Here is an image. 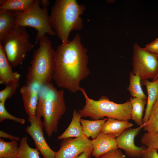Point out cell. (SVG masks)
Segmentation results:
<instances>
[{"label": "cell", "mask_w": 158, "mask_h": 158, "mask_svg": "<svg viewBox=\"0 0 158 158\" xmlns=\"http://www.w3.org/2000/svg\"><path fill=\"white\" fill-rule=\"evenodd\" d=\"M81 117L78 111L74 109L72 120L69 126L64 132L57 137V139L60 140L73 137H86L80 122Z\"/></svg>", "instance_id": "obj_16"}, {"label": "cell", "mask_w": 158, "mask_h": 158, "mask_svg": "<svg viewBox=\"0 0 158 158\" xmlns=\"http://www.w3.org/2000/svg\"><path fill=\"white\" fill-rule=\"evenodd\" d=\"M141 158H158L157 150L147 147Z\"/></svg>", "instance_id": "obj_31"}, {"label": "cell", "mask_w": 158, "mask_h": 158, "mask_svg": "<svg viewBox=\"0 0 158 158\" xmlns=\"http://www.w3.org/2000/svg\"><path fill=\"white\" fill-rule=\"evenodd\" d=\"M40 4L42 8H48L49 5V1L48 0H41L40 1Z\"/></svg>", "instance_id": "obj_34"}, {"label": "cell", "mask_w": 158, "mask_h": 158, "mask_svg": "<svg viewBox=\"0 0 158 158\" xmlns=\"http://www.w3.org/2000/svg\"><path fill=\"white\" fill-rule=\"evenodd\" d=\"M108 118L98 120H89L81 118L80 122L84 134L87 137L95 139L101 131L102 128Z\"/></svg>", "instance_id": "obj_19"}, {"label": "cell", "mask_w": 158, "mask_h": 158, "mask_svg": "<svg viewBox=\"0 0 158 158\" xmlns=\"http://www.w3.org/2000/svg\"><path fill=\"white\" fill-rule=\"evenodd\" d=\"M40 87L37 84L30 86L25 85L20 89L24 109L29 117L35 116L39 98V90Z\"/></svg>", "instance_id": "obj_13"}, {"label": "cell", "mask_w": 158, "mask_h": 158, "mask_svg": "<svg viewBox=\"0 0 158 158\" xmlns=\"http://www.w3.org/2000/svg\"><path fill=\"white\" fill-rule=\"evenodd\" d=\"M141 79L138 75H135L132 72L130 75L129 84L128 90L133 98H139L147 100V97L141 87Z\"/></svg>", "instance_id": "obj_23"}, {"label": "cell", "mask_w": 158, "mask_h": 158, "mask_svg": "<svg viewBox=\"0 0 158 158\" xmlns=\"http://www.w3.org/2000/svg\"><path fill=\"white\" fill-rule=\"evenodd\" d=\"M141 142L147 147L158 150V134H153L145 133L141 138Z\"/></svg>", "instance_id": "obj_27"}, {"label": "cell", "mask_w": 158, "mask_h": 158, "mask_svg": "<svg viewBox=\"0 0 158 158\" xmlns=\"http://www.w3.org/2000/svg\"><path fill=\"white\" fill-rule=\"evenodd\" d=\"M86 7L76 0H56L49 16V24L62 43H68L70 32L83 26L81 15Z\"/></svg>", "instance_id": "obj_2"}, {"label": "cell", "mask_w": 158, "mask_h": 158, "mask_svg": "<svg viewBox=\"0 0 158 158\" xmlns=\"http://www.w3.org/2000/svg\"><path fill=\"white\" fill-rule=\"evenodd\" d=\"M0 137L1 138H8L12 141H18L20 138L14 135H10L2 130H0Z\"/></svg>", "instance_id": "obj_32"}, {"label": "cell", "mask_w": 158, "mask_h": 158, "mask_svg": "<svg viewBox=\"0 0 158 158\" xmlns=\"http://www.w3.org/2000/svg\"><path fill=\"white\" fill-rule=\"evenodd\" d=\"M141 85L146 86L148 94L147 106L142 119L143 123L144 125L148 121L150 112L153 104L158 98V77L152 82L147 79L142 80Z\"/></svg>", "instance_id": "obj_15"}, {"label": "cell", "mask_w": 158, "mask_h": 158, "mask_svg": "<svg viewBox=\"0 0 158 158\" xmlns=\"http://www.w3.org/2000/svg\"><path fill=\"white\" fill-rule=\"evenodd\" d=\"M143 49L158 56V38L146 45Z\"/></svg>", "instance_id": "obj_30"}, {"label": "cell", "mask_w": 158, "mask_h": 158, "mask_svg": "<svg viewBox=\"0 0 158 158\" xmlns=\"http://www.w3.org/2000/svg\"><path fill=\"white\" fill-rule=\"evenodd\" d=\"M133 125L132 123L128 121L108 118L104 123L101 132L105 134L113 133L117 137L125 130Z\"/></svg>", "instance_id": "obj_18"}, {"label": "cell", "mask_w": 158, "mask_h": 158, "mask_svg": "<svg viewBox=\"0 0 158 158\" xmlns=\"http://www.w3.org/2000/svg\"><path fill=\"white\" fill-rule=\"evenodd\" d=\"M116 137L113 133L105 134L101 131L95 139L92 140L93 149L92 156L99 158L109 151L118 148L116 141Z\"/></svg>", "instance_id": "obj_12"}, {"label": "cell", "mask_w": 158, "mask_h": 158, "mask_svg": "<svg viewBox=\"0 0 158 158\" xmlns=\"http://www.w3.org/2000/svg\"><path fill=\"white\" fill-rule=\"evenodd\" d=\"M80 91L84 96L85 102V105L78 111L82 117H89L94 120L103 119L104 117L127 121L132 119V106L130 100L123 104H117L103 96L95 100L88 97L84 88L81 87Z\"/></svg>", "instance_id": "obj_5"}, {"label": "cell", "mask_w": 158, "mask_h": 158, "mask_svg": "<svg viewBox=\"0 0 158 158\" xmlns=\"http://www.w3.org/2000/svg\"><path fill=\"white\" fill-rule=\"evenodd\" d=\"M158 77V75H157V77L156 78H157Z\"/></svg>", "instance_id": "obj_36"}, {"label": "cell", "mask_w": 158, "mask_h": 158, "mask_svg": "<svg viewBox=\"0 0 158 158\" xmlns=\"http://www.w3.org/2000/svg\"><path fill=\"white\" fill-rule=\"evenodd\" d=\"M16 12L0 11V42L1 43L15 25Z\"/></svg>", "instance_id": "obj_17"}, {"label": "cell", "mask_w": 158, "mask_h": 158, "mask_svg": "<svg viewBox=\"0 0 158 158\" xmlns=\"http://www.w3.org/2000/svg\"><path fill=\"white\" fill-rule=\"evenodd\" d=\"M19 158L18 157H6V158Z\"/></svg>", "instance_id": "obj_35"}, {"label": "cell", "mask_w": 158, "mask_h": 158, "mask_svg": "<svg viewBox=\"0 0 158 158\" xmlns=\"http://www.w3.org/2000/svg\"><path fill=\"white\" fill-rule=\"evenodd\" d=\"M29 39L25 27L15 25L1 43L12 67L21 64L27 53L34 47Z\"/></svg>", "instance_id": "obj_6"}, {"label": "cell", "mask_w": 158, "mask_h": 158, "mask_svg": "<svg viewBox=\"0 0 158 158\" xmlns=\"http://www.w3.org/2000/svg\"><path fill=\"white\" fill-rule=\"evenodd\" d=\"M144 126L136 128H128L116 138L118 148L123 150L126 154L130 157L141 158L147 148L144 145L136 146L134 142L135 138L143 128Z\"/></svg>", "instance_id": "obj_11"}, {"label": "cell", "mask_w": 158, "mask_h": 158, "mask_svg": "<svg viewBox=\"0 0 158 158\" xmlns=\"http://www.w3.org/2000/svg\"><path fill=\"white\" fill-rule=\"evenodd\" d=\"M64 95L63 90H58L51 83L39 89L35 116L43 117L45 130L49 138L58 131L59 121L66 111Z\"/></svg>", "instance_id": "obj_3"}, {"label": "cell", "mask_w": 158, "mask_h": 158, "mask_svg": "<svg viewBox=\"0 0 158 158\" xmlns=\"http://www.w3.org/2000/svg\"><path fill=\"white\" fill-rule=\"evenodd\" d=\"M92 147V140L86 137L63 139L54 158H76Z\"/></svg>", "instance_id": "obj_10"}, {"label": "cell", "mask_w": 158, "mask_h": 158, "mask_svg": "<svg viewBox=\"0 0 158 158\" xmlns=\"http://www.w3.org/2000/svg\"><path fill=\"white\" fill-rule=\"evenodd\" d=\"M5 102H0V122L6 119L10 120L20 123L24 124L25 119L16 117L9 113L6 110L5 106Z\"/></svg>", "instance_id": "obj_28"}, {"label": "cell", "mask_w": 158, "mask_h": 158, "mask_svg": "<svg viewBox=\"0 0 158 158\" xmlns=\"http://www.w3.org/2000/svg\"><path fill=\"white\" fill-rule=\"evenodd\" d=\"M130 100L132 106V119L139 126H144L142 117L145 106L147 103L146 100L131 97Z\"/></svg>", "instance_id": "obj_21"}, {"label": "cell", "mask_w": 158, "mask_h": 158, "mask_svg": "<svg viewBox=\"0 0 158 158\" xmlns=\"http://www.w3.org/2000/svg\"><path fill=\"white\" fill-rule=\"evenodd\" d=\"M39 47L35 50L28 68L25 85L37 84L40 87L51 83L55 71L54 54L51 41L45 35L40 41Z\"/></svg>", "instance_id": "obj_4"}, {"label": "cell", "mask_w": 158, "mask_h": 158, "mask_svg": "<svg viewBox=\"0 0 158 158\" xmlns=\"http://www.w3.org/2000/svg\"><path fill=\"white\" fill-rule=\"evenodd\" d=\"M28 140L26 136L21 138L18 147V157L19 158H40L38 151L29 146Z\"/></svg>", "instance_id": "obj_25"}, {"label": "cell", "mask_w": 158, "mask_h": 158, "mask_svg": "<svg viewBox=\"0 0 158 158\" xmlns=\"http://www.w3.org/2000/svg\"><path fill=\"white\" fill-rule=\"evenodd\" d=\"M132 73L142 80H155L158 74V56L147 51L135 43L133 46Z\"/></svg>", "instance_id": "obj_8"}, {"label": "cell", "mask_w": 158, "mask_h": 158, "mask_svg": "<svg viewBox=\"0 0 158 158\" xmlns=\"http://www.w3.org/2000/svg\"><path fill=\"white\" fill-rule=\"evenodd\" d=\"M28 120L30 125L27 126L25 131L33 139L36 149L44 158H54L56 152L50 148L45 139L43 132L44 125L41 118L36 116L29 117Z\"/></svg>", "instance_id": "obj_9"}, {"label": "cell", "mask_w": 158, "mask_h": 158, "mask_svg": "<svg viewBox=\"0 0 158 158\" xmlns=\"http://www.w3.org/2000/svg\"><path fill=\"white\" fill-rule=\"evenodd\" d=\"M40 1L35 0L31 7L24 12H16L15 25L35 28L37 31L34 45L47 34L53 36L56 35L49 21L47 8L40 7Z\"/></svg>", "instance_id": "obj_7"}, {"label": "cell", "mask_w": 158, "mask_h": 158, "mask_svg": "<svg viewBox=\"0 0 158 158\" xmlns=\"http://www.w3.org/2000/svg\"><path fill=\"white\" fill-rule=\"evenodd\" d=\"M99 158H126L121 150L116 148L111 150L101 155Z\"/></svg>", "instance_id": "obj_29"}, {"label": "cell", "mask_w": 158, "mask_h": 158, "mask_svg": "<svg viewBox=\"0 0 158 158\" xmlns=\"http://www.w3.org/2000/svg\"><path fill=\"white\" fill-rule=\"evenodd\" d=\"M18 147L17 141L6 142L0 139V158L18 157Z\"/></svg>", "instance_id": "obj_24"}, {"label": "cell", "mask_w": 158, "mask_h": 158, "mask_svg": "<svg viewBox=\"0 0 158 158\" xmlns=\"http://www.w3.org/2000/svg\"><path fill=\"white\" fill-rule=\"evenodd\" d=\"M35 0H1L0 11L24 12L28 10Z\"/></svg>", "instance_id": "obj_20"}, {"label": "cell", "mask_w": 158, "mask_h": 158, "mask_svg": "<svg viewBox=\"0 0 158 158\" xmlns=\"http://www.w3.org/2000/svg\"><path fill=\"white\" fill-rule=\"evenodd\" d=\"M92 146L80 154L76 158H92L91 156L93 151Z\"/></svg>", "instance_id": "obj_33"}, {"label": "cell", "mask_w": 158, "mask_h": 158, "mask_svg": "<svg viewBox=\"0 0 158 158\" xmlns=\"http://www.w3.org/2000/svg\"><path fill=\"white\" fill-rule=\"evenodd\" d=\"M19 85V80L7 84L5 88L0 91V102H5L7 99L11 98Z\"/></svg>", "instance_id": "obj_26"}, {"label": "cell", "mask_w": 158, "mask_h": 158, "mask_svg": "<svg viewBox=\"0 0 158 158\" xmlns=\"http://www.w3.org/2000/svg\"><path fill=\"white\" fill-rule=\"evenodd\" d=\"M20 75L17 72H13L10 64L2 43H0V83L6 85L10 83L19 81Z\"/></svg>", "instance_id": "obj_14"}, {"label": "cell", "mask_w": 158, "mask_h": 158, "mask_svg": "<svg viewBox=\"0 0 158 158\" xmlns=\"http://www.w3.org/2000/svg\"><path fill=\"white\" fill-rule=\"evenodd\" d=\"M144 125V130L147 133L153 134H158V98L151 109L147 121Z\"/></svg>", "instance_id": "obj_22"}, {"label": "cell", "mask_w": 158, "mask_h": 158, "mask_svg": "<svg viewBox=\"0 0 158 158\" xmlns=\"http://www.w3.org/2000/svg\"><path fill=\"white\" fill-rule=\"evenodd\" d=\"M87 52L78 34L68 43L58 46L54 54L55 71L53 79L58 87L73 94L80 91V82L90 73Z\"/></svg>", "instance_id": "obj_1"}]
</instances>
